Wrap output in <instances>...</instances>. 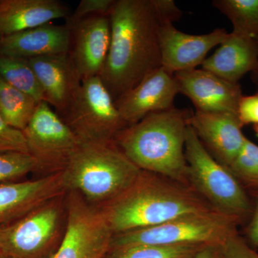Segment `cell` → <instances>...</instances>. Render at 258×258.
Wrapping results in <instances>:
<instances>
[{
	"label": "cell",
	"mask_w": 258,
	"mask_h": 258,
	"mask_svg": "<svg viewBox=\"0 0 258 258\" xmlns=\"http://www.w3.org/2000/svg\"><path fill=\"white\" fill-rule=\"evenodd\" d=\"M181 14L173 0H115L109 50L99 76L115 102L161 67V25Z\"/></svg>",
	"instance_id": "cell-1"
},
{
	"label": "cell",
	"mask_w": 258,
	"mask_h": 258,
	"mask_svg": "<svg viewBox=\"0 0 258 258\" xmlns=\"http://www.w3.org/2000/svg\"><path fill=\"white\" fill-rule=\"evenodd\" d=\"M99 208L113 235L216 210L191 186L146 171L119 196Z\"/></svg>",
	"instance_id": "cell-2"
},
{
	"label": "cell",
	"mask_w": 258,
	"mask_h": 258,
	"mask_svg": "<svg viewBox=\"0 0 258 258\" xmlns=\"http://www.w3.org/2000/svg\"><path fill=\"white\" fill-rule=\"evenodd\" d=\"M191 114L175 107L151 113L120 131L114 142L142 171L190 186L185 143Z\"/></svg>",
	"instance_id": "cell-3"
},
{
	"label": "cell",
	"mask_w": 258,
	"mask_h": 258,
	"mask_svg": "<svg viewBox=\"0 0 258 258\" xmlns=\"http://www.w3.org/2000/svg\"><path fill=\"white\" fill-rule=\"evenodd\" d=\"M111 142H81L62 172L66 191L102 206L125 191L142 173Z\"/></svg>",
	"instance_id": "cell-4"
},
{
	"label": "cell",
	"mask_w": 258,
	"mask_h": 258,
	"mask_svg": "<svg viewBox=\"0 0 258 258\" xmlns=\"http://www.w3.org/2000/svg\"><path fill=\"white\" fill-rule=\"evenodd\" d=\"M185 157L190 186L217 211L237 219L241 225L247 223L252 212L248 193L230 169L208 152L189 124Z\"/></svg>",
	"instance_id": "cell-5"
},
{
	"label": "cell",
	"mask_w": 258,
	"mask_h": 258,
	"mask_svg": "<svg viewBox=\"0 0 258 258\" xmlns=\"http://www.w3.org/2000/svg\"><path fill=\"white\" fill-rule=\"evenodd\" d=\"M239 220L221 212L192 214L161 225L113 235L110 249L128 246L222 244L238 232Z\"/></svg>",
	"instance_id": "cell-6"
},
{
	"label": "cell",
	"mask_w": 258,
	"mask_h": 258,
	"mask_svg": "<svg viewBox=\"0 0 258 258\" xmlns=\"http://www.w3.org/2000/svg\"><path fill=\"white\" fill-rule=\"evenodd\" d=\"M64 195L0 225V252L13 258H51L62 239Z\"/></svg>",
	"instance_id": "cell-7"
},
{
	"label": "cell",
	"mask_w": 258,
	"mask_h": 258,
	"mask_svg": "<svg viewBox=\"0 0 258 258\" xmlns=\"http://www.w3.org/2000/svg\"><path fill=\"white\" fill-rule=\"evenodd\" d=\"M67 193L66 228L51 258H104L113 236L104 214L79 193Z\"/></svg>",
	"instance_id": "cell-8"
},
{
	"label": "cell",
	"mask_w": 258,
	"mask_h": 258,
	"mask_svg": "<svg viewBox=\"0 0 258 258\" xmlns=\"http://www.w3.org/2000/svg\"><path fill=\"white\" fill-rule=\"evenodd\" d=\"M62 119L81 142L114 141L127 127L99 76L83 80L76 101Z\"/></svg>",
	"instance_id": "cell-9"
},
{
	"label": "cell",
	"mask_w": 258,
	"mask_h": 258,
	"mask_svg": "<svg viewBox=\"0 0 258 258\" xmlns=\"http://www.w3.org/2000/svg\"><path fill=\"white\" fill-rule=\"evenodd\" d=\"M23 132L37 171L46 175L63 171L81 144L74 131L45 101L39 103Z\"/></svg>",
	"instance_id": "cell-10"
},
{
	"label": "cell",
	"mask_w": 258,
	"mask_h": 258,
	"mask_svg": "<svg viewBox=\"0 0 258 258\" xmlns=\"http://www.w3.org/2000/svg\"><path fill=\"white\" fill-rule=\"evenodd\" d=\"M172 22H165L159 31L161 67L171 74L196 69L208 52L228 37L225 29L217 28L205 35H189L180 31Z\"/></svg>",
	"instance_id": "cell-11"
},
{
	"label": "cell",
	"mask_w": 258,
	"mask_h": 258,
	"mask_svg": "<svg viewBox=\"0 0 258 258\" xmlns=\"http://www.w3.org/2000/svg\"><path fill=\"white\" fill-rule=\"evenodd\" d=\"M189 124L208 152L227 168L247 139L237 113L196 111L189 117Z\"/></svg>",
	"instance_id": "cell-12"
},
{
	"label": "cell",
	"mask_w": 258,
	"mask_h": 258,
	"mask_svg": "<svg viewBox=\"0 0 258 258\" xmlns=\"http://www.w3.org/2000/svg\"><path fill=\"white\" fill-rule=\"evenodd\" d=\"M174 76L179 93L191 100L196 111L237 113L242 96L240 83L226 81L203 69L180 71Z\"/></svg>",
	"instance_id": "cell-13"
},
{
	"label": "cell",
	"mask_w": 258,
	"mask_h": 258,
	"mask_svg": "<svg viewBox=\"0 0 258 258\" xmlns=\"http://www.w3.org/2000/svg\"><path fill=\"white\" fill-rule=\"evenodd\" d=\"M69 27L72 33L69 55L80 77L83 81L99 76L111 42L109 16L90 17Z\"/></svg>",
	"instance_id": "cell-14"
},
{
	"label": "cell",
	"mask_w": 258,
	"mask_h": 258,
	"mask_svg": "<svg viewBox=\"0 0 258 258\" xmlns=\"http://www.w3.org/2000/svg\"><path fill=\"white\" fill-rule=\"evenodd\" d=\"M179 93L174 74L160 67L115 103L128 126L151 113L174 107V98Z\"/></svg>",
	"instance_id": "cell-15"
},
{
	"label": "cell",
	"mask_w": 258,
	"mask_h": 258,
	"mask_svg": "<svg viewBox=\"0 0 258 258\" xmlns=\"http://www.w3.org/2000/svg\"><path fill=\"white\" fill-rule=\"evenodd\" d=\"M28 60L41 86L45 102L63 118L76 101L82 83L69 53Z\"/></svg>",
	"instance_id": "cell-16"
},
{
	"label": "cell",
	"mask_w": 258,
	"mask_h": 258,
	"mask_svg": "<svg viewBox=\"0 0 258 258\" xmlns=\"http://www.w3.org/2000/svg\"><path fill=\"white\" fill-rule=\"evenodd\" d=\"M66 192L62 171L37 179L0 184V225L15 221Z\"/></svg>",
	"instance_id": "cell-17"
},
{
	"label": "cell",
	"mask_w": 258,
	"mask_h": 258,
	"mask_svg": "<svg viewBox=\"0 0 258 258\" xmlns=\"http://www.w3.org/2000/svg\"><path fill=\"white\" fill-rule=\"evenodd\" d=\"M72 33L67 24L52 23L0 38V55L30 59L69 54Z\"/></svg>",
	"instance_id": "cell-18"
},
{
	"label": "cell",
	"mask_w": 258,
	"mask_h": 258,
	"mask_svg": "<svg viewBox=\"0 0 258 258\" xmlns=\"http://www.w3.org/2000/svg\"><path fill=\"white\" fill-rule=\"evenodd\" d=\"M257 67V39L233 31L202 64V69L232 83H239Z\"/></svg>",
	"instance_id": "cell-19"
},
{
	"label": "cell",
	"mask_w": 258,
	"mask_h": 258,
	"mask_svg": "<svg viewBox=\"0 0 258 258\" xmlns=\"http://www.w3.org/2000/svg\"><path fill=\"white\" fill-rule=\"evenodd\" d=\"M58 0H0V38L69 17Z\"/></svg>",
	"instance_id": "cell-20"
},
{
	"label": "cell",
	"mask_w": 258,
	"mask_h": 258,
	"mask_svg": "<svg viewBox=\"0 0 258 258\" xmlns=\"http://www.w3.org/2000/svg\"><path fill=\"white\" fill-rule=\"evenodd\" d=\"M38 102L0 77V115L13 128L23 131L31 120Z\"/></svg>",
	"instance_id": "cell-21"
},
{
	"label": "cell",
	"mask_w": 258,
	"mask_h": 258,
	"mask_svg": "<svg viewBox=\"0 0 258 258\" xmlns=\"http://www.w3.org/2000/svg\"><path fill=\"white\" fill-rule=\"evenodd\" d=\"M0 77L38 103L45 101V94L28 59L0 55Z\"/></svg>",
	"instance_id": "cell-22"
},
{
	"label": "cell",
	"mask_w": 258,
	"mask_h": 258,
	"mask_svg": "<svg viewBox=\"0 0 258 258\" xmlns=\"http://www.w3.org/2000/svg\"><path fill=\"white\" fill-rule=\"evenodd\" d=\"M212 5L230 20L232 31L258 38V0H215Z\"/></svg>",
	"instance_id": "cell-23"
},
{
	"label": "cell",
	"mask_w": 258,
	"mask_h": 258,
	"mask_svg": "<svg viewBox=\"0 0 258 258\" xmlns=\"http://www.w3.org/2000/svg\"><path fill=\"white\" fill-rule=\"evenodd\" d=\"M205 246L206 245L128 246L110 249L104 258H189Z\"/></svg>",
	"instance_id": "cell-24"
},
{
	"label": "cell",
	"mask_w": 258,
	"mask_h": 258,
	"mask_svg": "<svg viewBox=\"0 0 258 258\" xmlns=\"http://www.w3.org/2000/svg\"><path fill=\"white\" fill-rule=\"evenodd\" d=\"M247 193L258 191V145L248 138L229 166Z\"/></svg>",
	"instance_id": "cell-25"
},
{
	"label": "cell",
	"mask_w": 258,
	"mask_h": 258,
	"mask_svg": "<svg viewBox=\"0 0 258 258\" xmlns=\"http://www.w3.org/2000/svg\"><path fill=\"white\" fill-rule=\"evenodd\" d=\"M37 171L36 161L30 154L9 152L0 154V184L18 181Z\"/></svg>",
	"instance_id": "cell-26"
},
{
	"label": "cell",
	"mask_w": 258,
	"mask_h": 258,
	"mask_svg": "<svg viewBox=\"0 0 258 258\" xmlns=\"http://www.w3.org/2000/svg\"><path fill=\"white\" fill-rule=\"evenodd\" d=\"M115 0H81L76 7L72 15L66 19V24L72 26L83 19L96 16V15H107L110 13Z\"/></svg>",
	"instance_id": "cell-27"
},
{
	"label": "cell",
	"mask_w": 258,
	"mask_h": 258,
	"mask_svg": "<svg viewBox=\"0 0 258 258\" xmlns=\"http://www.w3.org/2000/svg\"><path fill=\"white\" fill-rule=\"evenodd\" d=\"M21 152L29 154L23 131L13 128L0 115V154Z\"/></svg>",
	"instance_id": "cell-28"
},
{
	"label": "cell",
	"mask_w": 258,
	"mask_h": 258,
	"mask_svg": "<svg viewBox=\"0 0 258 258\" xmlns=\"http://www.w3.org/2000/svg\"><path fill=\"white\" fill-rule=\"evenodd\" d=\"M222 258H258V252L237 232L222 244Z\"/></svg>",
	"instance_id": "cell-29"
},
{
	"label": "cell",
	"mask_w": 258,
	"mask_h": 258,
	"mask_svg": "<svg viewBox=\"0 0 258 258\" xmlns=\"http://www.w3.org/2000/svg\"><path fill=\"white\" fill-rule=\"evenodd\" d=\"M242 124H258V91L254 94L241 97L237 111Z\"/></svg>",
	"instance_id": "cell-30"
},
{
	"label": "cell",
	"mask_w": 258,
	"mask_h": 258,
	"mask_svg": "<svg viewBox=\"0 0 258 258\" xmlns=\"http://www.w3.org/2000/svg\"><path fill=\"white\" fill-rule=\"evenodd\" d=\"M248 195L252 202V212L245 227V240L253 248H258V191Z\"/></svg>",
	"instance_id": "cell-31"
},
{
	"label": "cell",
	"mask_w": 258,
	"mask_h": 258,
	"mask_svg": "<svg viewBox=\"0 0 258 258\" xmlns=\"http://www.w3.org/2000/svg\"><path fill=\"white\" fill-rule=\"evenodd\" d=\"M189 258H222V244L205 246Z\"/></svg>",
	"instance_id": "cell-32"
},
{
	"label": "cell",
	"mask_w": 258,
	"mask_h": 258,
	"mask_svg": "<svg viewBox=\"0 0 258 258\" xmlns=\"http://www.w3.org/2000/svg\"><path fill=\"white\" fill-rule=\"evenodd\" d=\"M257 42H258V38H257ZM251 79H252V82H253L254 84L257 86V91H258V67L255 71H254L253 72L251 73Z\"/></svg>",
	"instance_id": "cell-33"
},
{
	"label": "cell",
	"mask_w": 258,
	"mask_h": 258,
	"mask_svg": "<svg viewBox=\"0 0 258 258\" xmlns=\"http://www.w3.org/2000/svg\"><path fill=\"white\" fill-rule=\"evenodd\" d=\"M253 130L256 136L258 137V124L253 125Z\"/></svg>",
	"instance_id": "cell-34"
},
{
	"label": "cell",
	"mask_w": 258,
	"mask_h": 258,
	"mask_svg": "<svg viewBox=\"0 0 258 258\" xmlns=\"http://www.w3.org/2000/svg\"><path fill=\"white\" fill-rule=\"evenodd\" d=\"M0 258H13L10 256L7 255V254H3L0 252Z\"/></svg>",
	"instance_id": "cell-35"
}]
</instances>
